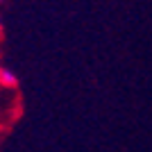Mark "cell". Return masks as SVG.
<instances>
[{"label":"cell","instance_id":"cell-1","mask_svg":"<svg viewBox=\"0 0 152 152\" xmlns=\"http://www.w3.org/2000/svg\"><path fill=\"white\" fill-rule=\"evenodd\" d=\"M0 84L7 86V89H14V86H18V77L16 73L9 68H0Z\"/></svg>","mask_w":152,"mask_h":152},{"label":"cell","instance_id":"cell-2","mask_svg":"<svg viewBox=\"0 0 152 152\" xmlns=\"http://www.w3.org/2000/svg\"><path fill=\"white\" fill-rule=\"evenodd\" d=\"M0 30H2V20H0Z\"/></svg>","mask_w":152,"mask_h":152}]
</instances>
